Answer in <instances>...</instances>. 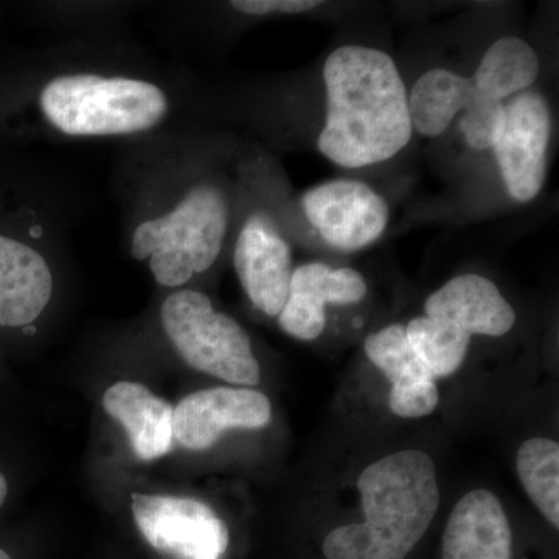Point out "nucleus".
<instances>
[{"label": "nucleus", "instance_id": "ddd939ff", "mask_svg": "<svg viewBox=\"0 0 559 559\" xmlns=\"http://www.w3.org/2000/svg\"><path fill=\"white\" fill-rule=\"evenodd\" d=\"M366 294V278L352 267H331L318 261L301 264L290 277L278 325L296 340H318L325 330L326 304H358Z\"/></svg>", "mask_w": 559, "mask_h": 559}, {"label": "nucleus", "instance_id": "f03ea898", "mask_svg": "<svg viewBox=\"0 0 559 559\" xmlns=\"http://www.w3.org/2000/svg\"><path fill=\"white\" fill-rule=\"evenodd\" d=\"M364 522L331 530L326 559H404L414 550L440 506L433 460L426 452H395L360 473Z\"/></svg>", "mask_w": 559, "mask_h": 559}, {"label": "nucleus", "instance_id": "4468645a", "mask_svg": "<svg viewBox=\"0 0 559 559\" xmlns=\"http://www.w3.org/2000/svg\"><path fill=\"white\" fill-rule=\"evenodd\" d=\"M441 559H513V533L500 500L474 489L451 511Z\"/></svg>", "mask_w": 559, "mask_h": 559}, {"label": "nucleus", "instance_id": "412c9836", "mask_svg": "<svg viewBox=\"0 0 559 559\" xmlns=\"http://www.w3.org/2000/svg\"><path fill=\"white\" fill-rule=\"evenodd\" d=\"M322 5L316 0H235L231 7L250 16H264L271 13L296 14L311 11Z\"/></svg>", "mask_w": 559, "mask_h": 559}, {"label": "nucleus", "instance_id": "f3484780", "mask_svg": "<svg viewBox=\"0 0 559 559\" xmlns=\"http://www.w3.org/2000/svg\"><path fill=\"white\" fill-rule=\"evenodd\" d=\"M471 95L469 79L447 69L428 70L407 94L412 130L425 138H439L457 114L468 108Z\"/></svg>", "mask_w": 559, "mask_h": 559}, {"label": "nucleus", "instance_id": "2eb2a0df", "mask_svg": "<svg viewBox=\"0 0 559 559\" xmlns=\"http://www.w3.org/2000/svg\"><path fill=\"white\" fill-rule=\"evenodd\" d=\"M103 407L130 439L135 457H164L175 444V407L140 382L120 381L103 395Z\"/></svg>", "mask_w": 559, "mask_h": 559}, {"label": "nucleus", "instance_id": "9d476101", "mask_svg": "<svg viewBox=\"0 0 559 559\" xmlns=\"http://www.w3.org/2000/svg\"><path fill=\"white\" fill-rule=\"evenodd\" d=\"M305 213L330 246L360 250L380 240L388 227V202L367 183L336 179L304 194Z\"/></svg>", "mask_w": 559, "mask_h": 559}, {"label": "nucleus", "instance_id": "7ed1b4c3", "mask_svg": "<svg viewBox=\"0 0 559 559\" xmlns=\"http://www.w3.org/2000/svg\"><path fill=\"white\" fill-rule=\"evenodd\" d=\"M40 106L64 134L117 135L156 127L168 102L148 81L68 75L44 87Z\"/></svg>", "mask_w": 559, "mask_h": 559}, {"label": "nucleus", "instance_id": "0eeeda50", "mask_svg": "<svg viewBox=\"0 0 559 559\" xmlns=\"http://www.w3.org/2000/svg\"><path fill=\"white\" fill-rule=\"evenodd\" d=\"M140 535L170 559H223L229 528L207 503L176 496L132 495Z\"/></svg>", "mask_w": 559, "mask_h": 559}, {"label": "nucleus", "instance_id": "dca6fc26", "mask_svg": "<svg viewBox=\"0 0 559 559\" xmlns=\"http://www.w3.org/2000/svg\"><path fill=\"white\" fill-rule=\"evenodd\" d=\"M53 278L35 249L0 237V326H28L49 305Z\"/></svg>", "mask_w": 559, "mask_h": 559}, {"label": "nucleus", "instance_id": "1a4fd4ad", "mask_svg": "<svg viewBox=\"0 0 559 559\" xmlns=\"http://www.w3.org/2000/svg\"><path fill=\"white\" fill-rule=\"evenodd\" d=\"M425 318L430 329L460 355H468L473 336L499 337L509 333L516 314L491 280L459 275L429 296Z\"/></svg>", "mask_w": 559, "mask_h": 559}, {"label": "nucleus", "instance_id": "f8f14e48", "mask_svg": "<svg viewBox=\"0 0 559 559\" xmlns=\"http://www.w3.org/2000/svg\"><path fill=\"white\" fill-rule=\"evenodd\" d=\"M234 260L250 301L264 314L278 318L288 299L293 255L267 216H250L238 237Z\"/></svg>", "mask_w": 559, "mask_h": 559}, {"label": "nucleus", "instance_id": "39448f33", "mask_svg": "<svg viewBox=\"0 0 559 559\" xmlns=\"http://www.w3.org/2000/svg\"><path fill=\"white\" fill-rule=\"evenodd\" d=\"M162 325L183 360L194 370L238 385L260 382V364L245 329L213 310L197 290H178L162 305Z\"/></svg>", "mask_w": 559, "mask_h": 559}, {"label": "nucleus", "instance_id": "f257e3e1", "mask_svg": "<svg viewBox=\"0 0 559 559\" xmlns=\"http://www.w3.org/2000/svg\"><path fill=\"white\" fill-rule=\"evenodd\" d=\"M325 127L320 153L344 168L392 159L412 139L407 91L395 61L371 47L342 46L323 66Z\"/></svg>", "mask_w": 559, "mask_h": 559}, {"label": "nucleus", "instance_id": "4be33fe9", "mask_svg": "<svg viewBox=\"0 0 559 559\" xmlns=\"http://www.w3.org/2000/svg\"><path fill=\"white\" fill-rule=\"evenodd\" d=\"M7 492H9V485H7L3 474L0 473V509H2L3 502H5Z\"/></svg>", "mask_w": 559, "mask_h": 559}, {"label": "nucleus", "instance_id": "20e7f679", "mask_svg": "<svg viewBox=\"0 0 559 559\" xmlns=\"http://www.w3.org/2000/svg\"><path fill=\"white\" fill-rule=\"evenodd\" d=\"M227 219L223 193L207 183L194 187L170 213L140 224L132 237V257L150 259L157 283L178 288L218 259Z\"/></svg>", "mask_w": 559, "mask_h": 559}, {"label": "nucleus", "instance_id": "6e6552de", "mask_svg": "<svg viewBox=\"0 0 559 559\" xmlns=\"http://www.w3.org/2000/svg\"><path fill=\"white\" fill-rule=\"evenodd\" d=\"M550 138L551 114L543 95L524 91L507 103L502 128L492 150L507 190L514 200H535L543 190Z\"/></svg>", "mask_w": 559, "mask_h": 559}, {"label": "nucleus", "instance_id": "6ab92c4d", "mask_svg": "<svg viewBox=\"0 0 559 559\" xmlns=\"http://www.w3.org/2000/svg\"><path fill=\"white\" fill-rule=\"evenodd\" d=\"M367 356L385 374L392 388L419 381H436L409 340L406 326L401 323L385 326L369 334L364 344Z\"/></svg>", "mask_w": 559, "mask_h": 559}, {"label": "nucleus", "instance_id": "a211bd4d", "mask_svg": "<svg viewBox=\"0 0 559 559\" xmlns=\"http://www.w3.org/2000/svg\"><path fill=\"white\" fill-rule=\"evenodd\" d=\"M518 474L528 498L547 521L559 527V447L549 439L522 443L516 459Z\"/></svg>", "mask_w": 559, "mask_h": 559}, {"label": "nucleus", "instance_id": "aec40b11", "mask_svg": "<svg viewBox=\"0 0 559 559\" xmlns=\"http://www.w3.org/2000/svg\"><path fill=\"white\" fill-rule=\"evenodd\" d=\"M440 393L436 381H419L390 390L389 406L403 418H421L439 406Z\"/></svg>", "mask_w": 559, "mask_h": 559}, {"label": "nucleus", "instance_id": "423d86ee", "mask_svg": "<svg viewBox=\"0 0 559 559\" xmlns=\"http://www.w3.org/2000/svg\"><path fill=\"white\" fill-rule=\"evenodd\" d=\"M538 75L539 58L527 40L503 36L488 47L469 79L473 95L460 120L471 148H492L506 116L503 100L528 91Z\"/></svg>", "mask_w": 559, "mask_h": 559}, {"label": "nucleus", "instance_id": "5701e85b", "mask_svg": "<svg viewBox=\"0 0 559 559\" xmlns=\"http://www.w3.org/2000/svg\"><path fill=\"white\" fill-rule=\"evenodd\" d=\"M0 559H11L7 551L0 550Z\"/></svg>", "mask_w": 559, "mask_h": 559}, {"label": "nucleus", "instance_id": "9b49d317", "mask_svg": "<svg viewBox=\"0 0 559 559\" xmlns=\"http://www.w3.org/2000/svg\"><path fill=\"white\" fill-rule=\"evenodd\" d=\"M271 415V401L259 390H200L176 407L175 440L186 450H209L226 430L264 428Z\"/></svg>", "mask_w": 559, "mask_h": 559}]
</instances>
